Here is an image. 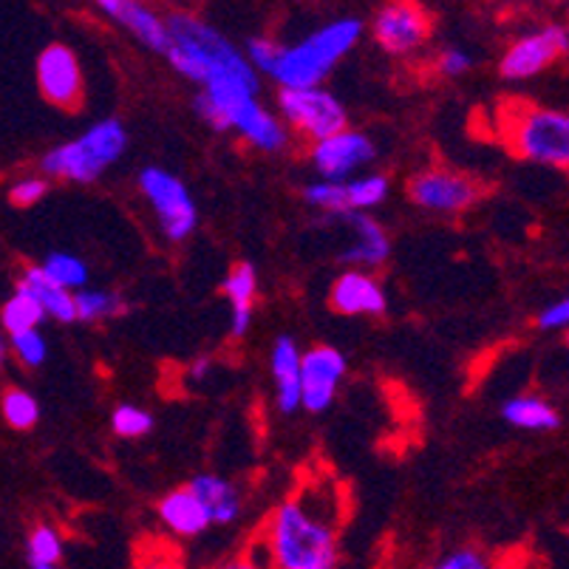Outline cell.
Instances as JSON below:
<instances>
[{
  "mask_svg": "<svg viewBox=\"0 0 569 569\" xmlns=\"http://www.w3.org/2000/svg\"><path fill=\"white\" fill-rule=\"evenodd\" d=\"M312 493H298L269 516L261 532V552L269 569H335L340 561L338 527Z\"/></svg>",
  "mask_w": 569,
  "mask_h": 569,
  "instance_id": "obj_1",
  "label": "cell"
},
{
  "mask_svg": "<svg viewBox=\"0 0 569 569\" xmlns=\"http://www.w3.org/2000/svg\"><path fill=\"white\" fill-rule=\"evenodd\" d=\"M567 29L563 26H547L541 32L527 34L516 40L507 54L501 57V77L505 80H527V77L545 71L567 51Z\"/></svg>",
  "mask_w": 569,
  "mask_h": 569,
  "instance_id": "obj_9",
  "label": "cell"
},
{
  "mask_svg": "<svg viewBox=\"0 0 569 569\" xmlns=\"http://www.w3.org/2000/svg\"><path fill=\"white\" fill-rule=\"evenodd\" d=\"M332 307L340 315H382L386 295L375 278L363 272H346L332 287Z\"/></svg>",
  "mask_w": 569,
  "mask_h": 569,
  "instance_id": "obj_15",
  "label": "cell"
},
{
  "mask_svg": "<svg viewBox=\"0 0 569 569\" xmlns=\"http://www.w3.org/2000/svg\"><path fill=\"white\" fill-rule=\"evenodd\" d=\"M151 413L139 411V408L133 406H119L117 411H113V431H117L119 437H142V433L151 431Z\"/></svg>",
  "mask_w": 569,
  "mask_h": 569,
  "instance_id": "obj_31",
  "label": "cell"
},
{
  "mask_svg": "<svg viewBox=\"0 0 569 569\" xmlns=\"http://www.w3.org/2000/svg\"><path fill=\"white\" fill-rule=\"evenodd\" d=\"M230 128H238V133L261 151H281L287 144V131L281 128V122L272 113L263 111L256 100L244 102L232 113Z\"/></svg>",
  "mask_w": 569,
  "mask_h": 569,
  "instance_id": "obj_17",
  "label": "cell"
},
{
  "mask_svg": "<svg viewBox=\"0 0 569 569\" xmlns=\"http://www.w3.org/2000/svg\"><path fill=\"white\" fill-rule=\"evenodd\" d=\"M12 346L26 366H40L46 360V340L40 338L38 329H32V332H23V335H14Z\"/></svg>",
  "mask_w": 569,
  "mask_h": 569,
  "instance_id": "obj_34",
  "label": "cell"
},
{
  "mask_svg": "<svg viewBox=\"0 0 569 569\" xmlns=\"http://www.w3.org/2000/svg\"><path fill=\"white\" fill-rule=\"evenodd\" d=\"M216 569H269V563L261 561V556H258V552H244V556L230 558V561H224L221 567H216Z\"/></svg>",
  "mask_w": 569,
  "mask_h": 569,
  "instance_id": "obj_40",
  "label": "cell"
},
{
  "mask_svg": "<svg viewBox=\"0 0 569 569\" xmlns=\"http://www.w3.org/2000/svg\"><path fill=\"white\" fill-rule=\"evenodd\" d=\"M3 417L12 428H32L40 417V406L34 402L32 395H26L20 388H9L7 395H3Z\"/></svg>",
  "mask_w": 569,
  "mask_h": 569,
  "instance_id": "obj_28",
  "label": "cell"
},
{
  "mask_svg": "<svg viewBox=\"0 0 569 569\" xmlns=\"http://www.w3.org/2000/svg\"><path fill=\"white\" fill-rule=\"evenodd\" d=\"M470 66V57L465 54V51H445L442 57H439V71L442 74H462V71H468Z\"/></svg>",
  "mask_w": 569,
  "mask_h": 569,
  "instance_id": "obj_39",
  "label": "cell"
},
{
  "mask_svg": "<svg viewBox=\"0 0 569 569\" xmlns=\"http://www.w3.org/2000/svg\"><path fill=\"white\" fill-rule=\"evenodd\" d=\"M346 375V357L338 349L318 346L301 355V406L320 413L332 406Z\"/></svg>",
  "mask_w": 569,
  "mask_h": 569,
  "instance_id": "obj_10",
  "label": "cell"
},
{
  "mask_svg": "<svg viewBox=\"0 0 569 569\" xmlns=\"http://www.w3.org/2000/svg\"><path fill=\"white\" fill-rule=\"evenodd\" d=\"M18 292H26L43 309V315H54L57 320H63V323H71L77 320V309H74V295L69 289L57 287L49 276H46L40 267L26 269L23 278H20Z\"/></svg>",
  "mask_w": 569,
  "mask_h": 569,
  "instance_id": "obj_19",
  "label": "cell"
},
{
  "mask_svg": "<svg viewBox=\"0 0 569 569\" xmlns=\"http://www.w3.org/2000/svg\"><path fill=\"white\" fill-rule=\"evenodd\" d=\"M63 558V538L51 527H34L29 536V563L32 569H60Z\"/></svg>",
  "mask_w": 569,
  "mask_h": 569,
  "instance_id": "obj_24",
  "label": "cell"
},
{
  "mask_svg": "<svg viewBox=\"0 0 569 569\" xmlns=\"http://www.w3.org/2000/svg\"><path fill=\"white\" fill-rule=\"evenodd\" d=\"M46 196V182L43 179H23V182H18L12 188V193H9V199H12V204L18 207H29L34 204V201H40Z\"/></svg>",
  "mask_w": 569,
  "mask_h": 569,
  "instance_id": "obj_36",
  "label": "cell"
},
{
  "mask_svg": "<svg viewBox=\"0 0 569 569\" xmlns=\"http://www.w3.org/2000/svg\"><path fill=\"white\" fill-rule=\"evenodd\" d=\"M360 32H363L360 20H338V23L326 26L295 49H283L272 77L289 91L318 88V82L332 71L340 57L360 40Z\"/></svg>",
  "mask_w": 569,
  "mask_h": 569,
  "instance_id": "obj_4",
  "label": "cell"
},
{
  "mask_svg": "<svg viewBox=\"0 0 569 569\" xmlns=\"http://www.w3.org/2000/svg\"><path fill=\"white\" fill-rule=\"evenodd\" d=\"M3 360H7V340L0 338V363H3Z\"/></svg>",
  "mask_w": 569,
  "mask_h": 569,
  "instance_id": "obj_42",
  "label": "cell"
},
{
  "mask_svg": "<svg viewBox=\"0 0 569 569\" xmlns=\"http://www.w3.org/2000/svg\"><path fill=\"white\" fill-rule=\"evenodd\" d=\"M137 569H182L179 552L168 545H148L139 552Z\"/></svg>",
  "mask_w": 569,
  "mask_h": 569,
  "instance_id": "obj_33",
  "label": "cell"
},
{
  "mask_svg": "<svg viewBox=\"0 0 569 569\" xmlns=\"http://www.w3.org/2000/svg\"><path fill=\"white\" fill-rule=\"evenodd\" d=\"M371 159H375V144L363 133L349 131V128L323 139V142H315L312 148L315 168L320 170V176H326V182L335 184H343L351 170L371 162Z\"/></svg>",
  "mask_w": 569,
  "mask_h": 569,
  "instance_id": "obj_13",
  "label": "cell"
},
{
  "mask_svg": "<svg viewBox=\"0 0 569 569\" xmlns=\"http://www.w3.org/2000/svg\"><path fill=\"white\" fill-rule=\"evenodd\" d=\"M272 375L278 386V406L283 413H292L301 406V351L292 338H278L272 349Z\"/></svg>",
  "mask_w": 569,
  "mask_h": 569,
  "instance_id": "obj_18",
  "label": "cell"
},
{
  "mask_svg": "<svg viewBox=\"0 0 569 569\" xmlns=\"http://www.w3.org/2000/svg\"><path fill=\"white\" fill-rule=\"evenodd\" d=\"M126 128L119 126L117 119H106V122H97L86 137L51 151L43 159V170L51 176L71 179V182H94L108 164L117 162L119 153L126 151Z\"/></svg>",
  "mask_w": 569,
  "mask_h": 569,
  "instance_id": "obj_5",
  "label": "cell"
},
{
  "mask_svg": "<svg viewBox=\"0 0 569 569\" xmlns=\"http://www.w3.org/2000/svg\"><path fill=\"white\" fill-rule=\"evenodd\" d=\"M569 320V303L567 301H558L552 307H547L545 312L538 315V326L541 329H563Z\"/></svg>",
  "mask_w": 569,
  "mask_h": 569,
  "instance_id": "obj_38",
  "label": "cell"
},
{
  "mask_svg": "<svg viewBox=\"0 0 569 569\" xmlns=\"http://www.w3.org/2000/svg\"><path fill=\"white\" fill-rule=\"evenodd\" d=\"M258 278L250 263H236L224 281V295L232 303V335L244 338L252 320V301H256Z\"/></svg>",
  "mask_w": 569,
  "mask_h": 569,
  "instance_id": "obj_20",
  "label": "cell"
},
{
  "mask_svg": "<svg viewBox=\"0 0 569 569\" xmlns=\"http://www.w3.org/2000/svg\"><path fill=\"white\" fill-rule=\"evenodd\" d=\"M433 569H490V558H485L479 550L465 547V550H453L439 558Z\"/></svg>",
  "mask_w": 569,
  "mask_h": 569,
  "instance_id": "obj_35",
  "label": "cell"
},
{
  "mask_svg": "<svg viewBox=\"0 0 569 569\" xmlns=\"http://www.w3.org/2000/svg\"><path fill=\"white\" fill-rule=\"evenodd\" d=\"M170 38L168 60L176 71L204 86H213L219 80H241L247 86L258 88L256 71L244 60V54L232 49L213 26L193 14L176 12L164 20Z\"/></svg>",
  "mask_w": 569,
  "mask_h": 569,
  "instance_id": "obj_2",
  "label": "cell"
},
{
  "mask_svg": "<svg viewBox=\"0 0 569 569\" xmlns=\"http://www.w3.org/2000/svg\"><path fill=\"white\" fill-rule=\"evenodd\" d=\"M490 569H536V558L527 550H507L490 561Z\"/></svg>",
  "mask_w": 569,
  "mask_h": 569,
  "instance_id": "obj_37",
  "label": "cell"
},
{
  "mask_svg": "<svg viewBox=\"0 0 569 569\" xmlns=\"http://www.w3.org/2000/svg\"><path fill=\"white\" fill-rule=\"evenodd\" d=\"M499 133L516 157L567 170L569 117L563 111L510 100L499 108Z\"/></svg>",
  "mask_w": 569,
  "mask_h": 569,
  "instance_id": "obj_3",
  "label": "cell"
},
{
  "mask_svg": "<svg viewBox=\"0 0 569 569\" xmlns=\"http://www.w3.org/2000/svg\"><path fill=\"white\" fill-rule=\"evenodd\" d=\"M207 371H210V360H207V357H201V360H196L193 363L190 375H193V380H204Z\"/></svg>",
  "mask_w": 569,
  "mask_h": 569,
  "instance_id": "obj_41",
  "label": "cell"
},
{
  "mask_svg": "<svg viewBox=\"0 0 569 569\" xmlns=\"http://www.w3.org/2000/svg\"><path fill=\"white\" fill-rule=\"evenodd\" d=\"M74 309H77V318L91 323V320H102V318H111V315L126 312V303L122 298L113 292H80L74 298Z\"/></svg>",
  "mask_w": 569,
  "mask_h": 569,
  "instance_id": "obj_26",
  "label": "cell"
},
{
  "mask_svg": "<svg viewBox=\"0 0 569 569\" xmlns=\"http://www.w3.org/2000/svg\"><path fill=\"white\" fill-rule=\"evenodd\" d=\"M281 108L283 117L289 119V126L307 133L315 142H323V139L346 131L343 106L332 94L320 91V88H309V91L281 88Z\"/></svg>",
  "mask_w": 569,
  "mask_h": 569,
  "instance_id": "obj_7",
  "label": "cell"
},
{
  "mask_svg": "<svg viewBox=\"0 0 569 569\" xmlns=\"http://www.w3.org/2000/svg\"><path fill=\"white\" fill-rule=\"evenodd\" d=\"M159 516L179 536H199V532H204L210 527L204 510H201V505L193 499V493L188 488L164 496L162 505H159Z\"/></svg>",
  "mask_w": 569,
  "mask_h": 569,
  "instance_id": "obj_21",
  "label": "cell"
},
{
  "mask_svg": "<svg viewBox=\"0 0 569 569\" xmlns=\"http://www.w3.org/2000/svg\"><path fill=\"white\" fill-rule=\"evenodd\" d=\"M349 221L355 224L357 236H360V244L346 250L343 261L369 263V267H377V263L386 261L391 247H388V238L386 232H382V227L375 224V221L363 213H349Z\"/></svg>",
  "mask_w": 569,
  "mask_h": 569,
  "instance_id": "obj_22",
  "label": "cell"
},
{
  "mask_svg": "<svg viewBox=\"0 0 569 569\" xmlns=\"http://www.w3.org/2000/svg\"><path fill=\"white\" fill-rule=\"evenodd\" d=\"M188 490L201 505L210 525H227L241 510V496H238V490L230 482H224V479H219V476H196L193 482L188 485Z\"/></svg>",
  "mask_w": 569,
  "mask_h": 569,
  "instance_id": "obj_16",
  "label": "cell"
},
{
  "mask_svg": "<svg viewBox=\"0 0 569 569\" xmlns=\"http://www.w3.org/2000/svg\"><path fill=\"white\" fill-rule=\"evenodd\" d=\"M505 419L516 428L527 431H556L561 426L556 408L545 402L541 397H516L505 406Z\"/></svg>",
  "mask_w": 569,
  "mask_h": 569,
  "instance_id": "obj_23",
  "label": "cell"
},
{
  "mask_svg": "<svg viewBox=\"0 0 569 569\" xmlns=\"http://www.w3.org/2000/svg\"><path fill=\"white\" fill-rule=\"evenodd\" d=\"M408 193L419 207L437 210V213H459L473 204L482 188L470 176L453 173V170H428L413 176Z\"/></svg>",
  "mask_w": 569,
  "mask_h": 569,
  "instance_id": "obj_8",
  "label": "cell"
},
{
  "mask_svg": "<svg viewBox=\"0 0 569 569\" xmlns=\"http://www.w3.org/2000/svg\"><path fill=\"white\" fill-rule=\"evenodd\" d=\"M139 184H142L144 196L151 199L153 210L162 221L164 236L170 241H184L196 230V204L188 188L168 170L159 168H144L139 176Z\"/></svg>",
  "mask_w": 569,
  "mask_h": 569,
  "instance_id": "obj_6",
  "label": "cell"
},
{
  "mask_svg": "<svg viewBox=\"0 0 569 569\" xmlns=\"http://www.w3.org/2000/svg\"><path fill=\"white\" fill-rule=\"evenodd\" d=\"M346 196H349L351 210H363V207L380 204L388 196V179L386 176H369V179H357V182L346 184Z\"/></svg>",
  "mask_w": 569,
  "mask_h": 569,
  "instance_id": "obj_30",
  "label": "cell"
},
{
  "mask_svg": "<svg viewBox=\"0 0 569 569\" xmlns=\"http://www.w3.org/2000/svg\"><path fill=\"white\" fill-rule=\"evenodd\" d=\"M281 54H283V46L276 43V40L256 38V40H250V43H247V57H250L247 63H252L256 69H261L263 74H269V77H272V71H276ZM252 66H250V69H252Z\"/></svg>",
  "mask_w": 569,
  "mask_h": 569,
  "instance_id": "obj_32",
  "label": "cell"
},
{
  "mask_svg": "<svg viewBox=\"0 0 569 569\" xmlns=\"http://www.w3.org/2000/svg\"><path fill=\"white\" fill-rule=\"evenodd\" d=\"M40 91L57 108H77L82 100V71L74 51L66 46H49L38 57Z\"/></svg>",
  "mask_w": 569,
  "mask_h": 569,
  "instance_id": "obj_11",
  "label": "cell"
},
{
  "mask_svg": "<svg viewBox=\"0 0 569 569\" xmlns=\"http://www.w3.org/2000/svg\"><path fill=\"white\" fill-rule=\"evenodd\" d=\"M307 201L309 204L320 207L326 213H338V216H349V196H346V184H335V182H320V184H309L307 188Z\"/></svg>",
  "mask_w": 569,
  "mask_h": 569,
  "instance_id": "obj_29",
  "label": "cell"
},
{
  "mask_svg": "<svg viewBox=\"0 0 569 569\" xmlns=\"http://www.w3.org/2000/svg\"><path fill=\"white\" fill-rule=\"evenodd\" d=\"M43 309L38 307V303L29 298L26 292H18L12 298V301L3 307V326H7V332L12 335H23V332H32V329H38V323L43 320Z\"/></svg>",
  "mask_w": 569,
  "mask_h": 569,
  "instance_id": "obj_25",
  "label": "cell"
},
{
  "mask_svg": "<svg viewBox=\"0 0 569 569\" xmlns=\"http://www.w3.org/2000/svg\"><path fill=\"white\" fill-rule=\"evenodd\" d=\"M431 20L426 9L413 3H391L382 7L375 18V38L388 54H408L428 38Z\"/></svg>",
  "mask_w": 569,
  "mask_h": 569,
  "instance_id": "obj_12",
  "label": "cell"
},
{
  "mask_svg": "<svg viewBox=\"0 0 569 569\" xmlns=\"http://www.w3.org/2000/svg\"><path fill=\"white\" fill-rule=\"evenodd\" d=\"M57 287L63 289H77L88 281V269L80 258L66 256V252H54V256L46 258V267H40Z\"/></svg>",
  "mask_w": 569,
  "mask_h": 569,
  "instance_id": "obj_27",
  "label": "cell"
},
{
  "mask_svg": "<svg viewBox=\"0 0 569 569\" xmlns=\"http://www.w3.org/2000/svg\"><path fill=\"white\" fill-rule=\"evenodd\" d=\"M100 9L106 14H111L113 20H119L122 26H128L139 40H142L148 49L159 51V54L168 57L170 51V38L168 26L159 18L157 12H151L142 3H133V0H102Z\"/></svg>",
  "mask_w": 569,
  "mask_h": 569,
  "instance_id": "obj_14",
  "label": "cell"
}]
</instances>
